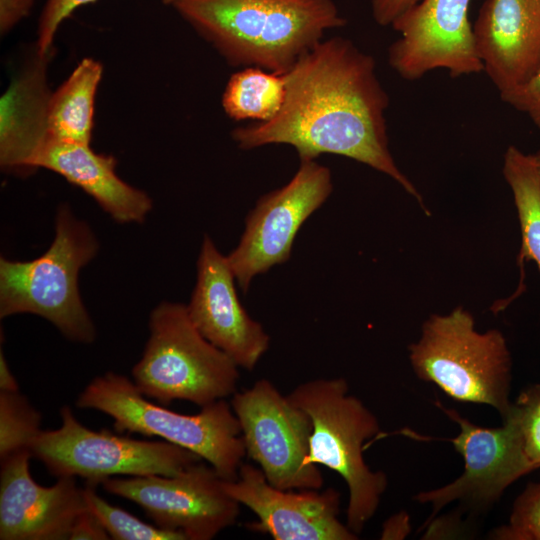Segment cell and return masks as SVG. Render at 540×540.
Returning a JSON list of instances; mask_svg holds the SVG:
<instances>
[{
    "label": "cell",
    "mask_w": 540,
    "mask_h": 540,
    "mask_svg": "<svg viewBox=\"0 0 540 540\" xmlns=\"http://www.w3.org/2000/svg\"><path fill=\"white\" fill-rule=\"evenodd\" d=\"M283 77L285 100L278 114L232 131L240 149L287 144L300 160L321 154L351 158L391 177L430 215L389 150V96L371 55L337 36L302 54Z\"/></svg>",
    "instance_id": "6da1fadb"
},
{
    "label": "cell",
    "mask_w": 540,
    "mask_h": 540,
    "mask_svg": "<svg viewBox=\"0 0 540 540\" xmlns=\"http://www.w3.org/2000/svg\"><path fill=\"white\" fill-rule=\"evenodd\" d=\"M285 100L283 75L260 67H244L231 75L222 95L228 117L266 122L281 110Z\"/></svg>",
    "instance_id": "7402d4cb"
},
{
    "label": "cell",
    "mask_w": 540,
    "mask_h": 540,
    "mask_svg": "<svg viewBox=\"0 0 540 540\" xmlns=\"http://www.w3.org/2000/svg\"><path fill=\"white\" fill-rule=\"evenodd\" d=\"M227 257L205 235L197 260V277L187 307L199 332L239 368L253 370L268 350L270 336L241 304Z\"/></svg>",
    "instance_id": "9a60e30c"
},
{
    "label": "cell",
    "mask_w": 540,
    "mask_h": 540,
    "mask_svg": "<svg viewBox=\"0 0 540 540\" xmlns=\"http://www.w3.org/2000/svg\"><path fill=\"white\" fill-rule=\"evenodd\" d=\"M101 485L136 503L156 526L182 533L187 540L213 539L234 525L240 512L223 479L203 461L174 476H115Z\"/></svg>",
    "instance_id": "8fae6325"
},
{
    "label": "cell",
    "mask_w": 540,
    "mask_h": 540,
    "mask_svg": "<svg viewBox=\"0 0 540 540\" xmlns=\"http://www.w3.org/2000/svg\"><path fill=\"white\" fill-rule=\"evenodd\" d=\"M436 405L460 427L456 437L445 440L462 455L464 471L451 483L414 496L417 502L431 506L425 525L453 501L487 508L517 479L535 470L525 456L518 429L509 416L502 418V426L485 428L440 402Z\"/></svg>",
    "instance_id": "7c38bea8"
},
{
    "label": "cell",
    "mask_w": 540,
    "mask_h": 540,
    "mask_svg": "<svg viewBox=\"0 0 540 540\" xmlns=\"http://www.w3.org/2000/svg\"><path fill=\"white\" fill-rule=\"evenodd\" d=\"M496 540H540V482L529 483L515 500L507 524L494 529Z\"/></svg>",
    "instance_id": "484cf974"
},
{
    "label": "cell",
    "mask_w": 540,
    "mask_h": 540,
    "mask_svg": "<svg viewBox=\"0 0 540 540\" xmlns=\"http://www.w3.org/2000/svg\"><path fill=\"white\" fill-rule=\"evenodd\" d=\"M473 34L483 71L500 97L540 69V0H485Z\"/></svg>",
    "instance_id": "e0dca14e"
},
{
    "label": "cell",
    "mask_w": 540,
    "mask_h": 540,
    "mask_svg": "<svg viewBox=\"0 0 540 540\" xmlns=\"http://www.w3.org/2000/svg\"><path fill=\"white\" fill-rule=\"evenodd\" d=\"M231 407L239 421L246 455L267 481L284 490L320 489L317 465L305 466L312 422L309 415L269 380L235 392Z\"/></svg>",
    "instance_id": "9c48e42d"
},
{
    "label": "cell",
    "mask_w": 540,
    "mask_h": 540,
    "mask_svg": "<svg viewBox=\"0 0 540 540\" xmlns=\"http://www.w3.org/2000/svg\"><path fill=\"white\" fill-rule=\"evenodd\" d=\"M503 176L513 193L520 224V271L525 260L540 270V185L531 155L511 145L504 154Z\"/></svg>",
    "instance_id": "44dd1931"
},
{
    "label": "cell",
    "mask_w": 540,
    "mask_h": 540,
    "mask_svg": "<svg viewBox=\"0 0 540 540\" xmlns=\"http://www.w3.org/2000/svg\"><path fill=\"white\" fill-rule=\"evenodd\" d=\"M28 450L1 460L0 539H68L78 516L88 506L83 488L75 478L59 477L52 486H42L30 474Z\"/></svg>",
    "instance_id": "2e32d148"
},
{
    "label": "cell",
    "mask_w": 540,
    "mask_h": 540,
    "mask_svg": "<svg viewBox=\"0 0 540 540\" xmlns=\"http://www.w3.org/2000/svg\"><path fill=\"white\" fill-rule=\"evenodd\" d=\"M101 76V64L85 58L51 93L46 116L47 137L90 145L94 98Z\"/></svg>",
    "instance_id": "ffe728a7"
},
{
    "label": "cell",
    "mask_w": 540,
    "mask_h": 540,
    "mask_svg": "<svg viewBox=\"0 0 540 540\" xmlns=\"http://www.w3.org/2000/svg\"><path fill=\"white\" fill-rule=\"evenodd\" d=\"M95 0H47L38 26L37 52L46 55L51 52L55 33L61 22L78 7Z\"/></svg>",
    "instance_id": "4316f807"
},
{
    "label": "cell",
    "mask_w": 540,
    "mask_h": 540,
    "mask_svg": "<svg viewBox=\"0 0 540 540\" xmlns=\"http://www.w3.org/2000/svg\"><path fill=\"white\" fill-rule=\"evenodd\" d=\"M226 61L280 75L347 24L333 0H163Z\"/></svg>",
    "instance_id": "7a4b0ae2"
},
{
    "label": "cell",
    "mask_w": 540,
    "mask_h": 540,
    "mask_svg": "<svg viewBox=\"0 0 540 540\" xmlns=\"http://www.w3.org/2000/svg\"><path fill=\"white\" fill-rule=\"evenodd\" d=\"M0 391H19L18 382L15 379L2 350L0 351Z\"/></svg>",
    "instance_id": "1f68e13d"
},
{
    "label": "cell",
    "mask_w": 540,
    "mask_h": 540,
    "mask_svg": "<svg viewBox=\"0 0 540 540\" xmlns=\"http://www.w3.org/2000/svg\"><path fill=\"white\" fill-rule=\"evenodd\" d=\"M40 423L41 414L20 391H0V459L28 450Z\"/></svg>",
    "instance_id": "603a6c76"
},
{
    "label": "cell",
    "mask_w": 540,
    "mask_h": 540,
    "mask_svg": "<svg viewBox=\"0 0 540 540\" xmlns=\"http://www.w3.org/2000/svg\"><path fill=\"white\" fill-rule=\"evenodd\" d=\"M421 0H371L372 15L381 26L391 25L403 12Z\"/></svg>",
    "instance_id": "f546056e"
},
{
    "label": "cell",
    "mask_w": 540,
    "mask_h": 540,
    "mask_svg": "<svg viewBox=\"0 0 540 540\" xmlns=\"http://www.w3.org/2000/svg\"><path fill=\"white\" fill-rule=\"evenodd\" d=\"M225 491L257 517L248 528L274 540H356L339 518L340 494L332 487L284 490L271 485L260 468L242 463L235 480H223Z\"/></svg>",
    "instance_id": "5bb4252c"
},
{
    "label": "cell",
    "mask_w": 540,
    "mask_h": 540,
    "mask_svg": "<svg viewBox=\"0 0 540 540\" xmlns=\"http://www.w3.org/2000/svg\"><path fill=\"white\" fill-rule=\"evenodd\" d=\"M96 485L86 483L84 497L89 510L102 524L111 539L116 540H187L179 532L166 530L143 522L131 513L113 506L96 490Z\"/></svg>",
    "instance_id": "cb8c5ba5"
},
{
    "label": "cell",
    "mask_w": 540,
    "mask_h": 540,
    "mask_svg": "<svg viewBox=\"0 0 540 540\" xmlns=\"http://www.w3.org/2000/svg\"><path fill=\"white\" fill-rule=\"evenodd\" d=\"M61 426L41 430L29 452L59 477H80L101 484L110 477L174 476L203 461L192 451L167 441H147L95 431L84 426L69 406L60 409Z\"/></svg>",
    "instance_id": "ba28073f"
},
{
    "label": "cell",
    "mask_w": 540,
    "mask_h": 540,
    "mask_svg": "<svg viewBox=\"0 0 540 540\" xmlns=\"http://www.w3.org/2000/svg\"><path fill=\"white\" fill-rule=\"evenodd\" d=\"M505 416L515 423L523 446V451L531 465L540 467V384L524 389L511 402ZM502 417V418H503Z\"/></svg>",
    "instance_id": "d4e9b609"
},
{
    "label": "cell",
    "mask_w": 540,
    "mask_h": 540,
    "mask_svg": "<svg viewBox=\"0 0 540 540\" xmlns=\"http://www.w3.org/2000/svg\"><path fill=\"white\" fill-rule=\"evenodd\" d=\"M348 391L343 378H319L300 383L288 397L312 422L305 466L323 465L343 478L349 492L346 525L358 535L375 515L388 481L363 457L364 443L380 433L379 422Z\"/></svg>",
    "instance_id": "277c9868"
},
{
    "label": "cell",
    "mask_w": 540,
    "mask_h": 540,
    "mask_svg": "<svg viewBox=\"0 0 540 540\" xmlns=\"http://www.w3.org/2000/svg\"><path fill=\"white\" fill-rule=\"evenodd\" d=\"M416 376L438 386L450 398L508 412L512 360L497 329L480 333L473 315L462 306L446 315L433 314L408 347Z\"/></svg>",
    "instance_id": "8992f818"
},
{
    "label": "cell",
    "mask_w": 540,
    "mask_h": 540,
    "mask_svg": "<svg viewBox=\"0 0 540 540\" xmlns=\"http://www.w3.org/2000/svg\"><path fill=\"white\" fill-rule=\"evenodd\" d=\"M69 540L93 539L107 540L111 539L107 531L104 529L95 515L87 508L83 511L75 521Z\"/></svg>",
    "instance_id": "f1b7e54d"
},
{
    "label": "cell",
    "mask_w": 540,
    "mask_h": 540,
    "mask_svg": "<svg viewBox=\"0 0 540 540\" xmlns=\"http://www.w3.org/2000/svg\"><path fill=\"white\" fill-rule=\"evenodd\" d=\"M33 0H0V27L6 32L30 10Z\"/></svg>",
    "instance_id": "4dcf8cb0"
},
{
    "label": "cell",
    "mask_w": 540,
    "mask_h": 540,
    "mask_svg": "<svg viewBox=\"0 0 540 540\" xmlns=\"http://www.w3.org/2000/svg\"><path fill=\"white\" fill-rule=\"evenodd\" d=\"M332 190L328 167L300 160L286 185L258 199L246 217L238 245L226 256L243 293L257 275L289 260L297 232Z\"/></svg>",
    "instance_id": "30bf717a"
},
{
    "label": "cell",
    "mask_w": 540,
    "mask_h": 540,
    "mask_svg": "<svg viewBox=\"0 0 540 540\" xmlns=\"http://www.w3.org/2000/svg\"><path fill=\"white\" fill-rule=\"evenodd\" d=\"M75 405L110 416L118 433L157 436L192 451L226 481L238 477L246 456L239 421L226 399L182 414L148 400L126 376L107 372L83 389Z\"/></svg>",
    "instance_id": "5b68a950"
},
{
    "label": "cell",
    "mask_w": 540,
    "mask_h": 540,
    "mask_svg": "<svg viewBox=\"0 0 540 540\" xmlns=\"http://www.w3.org/2000/svg\"><path fill=\"white\" fill-rule=\"evenodd\" d=\"M150 335L132 381L147 398L204 407L236 392L239 367L209 342L181 303L161 302L149 317Z\"/></svg>",
    "instance_id": "52a82bcc"
},
{
    "label": "cell",
    "mask_w": 540,
    "mask_h": 540,
    "mask_svg": "<svg viewBox=\"0 0 540 540\" xmlns=\"http://www.w3.org/2000/svg\"><path fill=\"white\" fill-rule=\"evenodd\" d=\"M113 156L94 152L90 145L46 137L31 168H46L89 194L118 223H142L152 209L151 198L116 173Z\"/></svg>",
    "instance_id": "ac0fdd59"
},
{
    "label": "cell",
    "mask_w": 540,
    "mask_h": 540,
    "mask_svg": "<svg viewBox=\"0 0 540 540\" xmlns=\"http://www.w3.org/2000/svg\"><path fill=\"white\" fill-rule=\"evenodd\" d=\"M503 102L526 113L540 129V69L524 85L501 96Z\"/></svg>",
    "instance_id": "83f0119b"
},
{
    "label": "cell",
    "mask_w": 540,
    "mask_h": 540,
    "mask_svg": "<svg viewBox=\"0 0 540 540\" xmlns=\"http://www.w3.org/2000/svg\"><path fill=\"white\" fill-rule=\"evenodd\" d=\"M531 156H532L535 168H536L539 185H540V150L537 151L535 154H532Z\"/></svg>",
    "instance_id": "d6a6232c"
},
{
    "label": "cell",
    "mask_w": 540,
    "mask_h": 540,
    "mask_svg": "<svg viewBox=\"0 0 540 540\" xmlns=\"http://www.w3.org/2000/svg\"><path fill=\"white\" fill-rule=\"evenodd\" d=\"M90 226L61 205L55 236L41 256L28 261L0 259V318L30 313L52 323L67 339L89 344L96 329L80 296V270L97 254Z\"/></svg>",
    "instance_id": "3957f363"
},
{
    "label": "cell",
    "mask_w": 540,
    "mask_h": 540,
    "mask_svg": "<svg viewBox=\"0 0 540 540\" xmlns=\"http://www.w3.org/2000/svg\"><path fill=\"white\" fill-rule=\"evenodd\" d=\"M471 0H422L391 24L400 38L388 48V63L403 79L446 69L451 77L483 71L467 12Z\"/></svg>",
    "instance_id": "4fadbf2b"
},
{
    "label": "cell",
    "mask_w": 540,
    "mask_h": 540,
    "mask_svg": "<svg viewBox=\"0 0 540 540\" xmlns=\"http://www.w3.org/2000/svg\"><path fill=\"white\" fill-rule=\"evenodd\" d=\"M49 54V53H48ZM37 58L10 84L0 105V163L9 170L31 169V161L47 137V55Z\"/></svg>",
    "instance_id": "d6986e66"
}]
</instances>
